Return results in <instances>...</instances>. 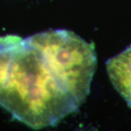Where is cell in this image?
I'll use <instances>...</instances> for the list:
<instances>
[{"label": "cell", "mask_w": 131, "mask_h": 131, "mask_svg": "<svg viewBox=\"0 0 131 131\" xmlns=\"http://www.w3.org/2000/svg\"><path fill=\"white\" fill-rule=\"evenodd\" d=\"M93 42L66 29L0 36V106L31 128L56 125L90 93Z\"/></svg>", "instance_id": "1"}, {"label": "cell", "mask_w": 131, "mask_h": 131, "mask_svg": "<svg viewBox=\"0 0 131 131\" xmlns=\"http://www.w3.org/2000/svg\"><path fill=\"white\" fill-rule=\"evenodd\" d=\"M109 80L131 108V45L106 62Z\"/></svg>", "instance_id": "2"}]
</instances>
